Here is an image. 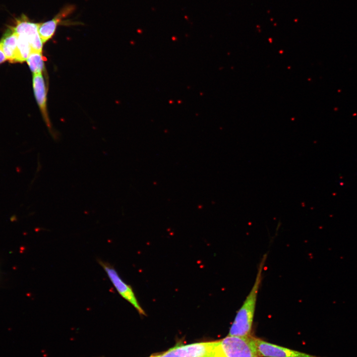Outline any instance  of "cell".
Returning a JSON list of instances; mask_svg holds the SVG:
<instances>
[{
	"mask_svg": "<svg viewBox=\"0 0 357 357\" xmlns=\"http://www.w3.org/2000/svg\"><path fill=\"white\" fill-rule=\"evenodd\" d=\"M6 60L7 58L5 55L0 47V64L5 61Z\"/></svg>",
	"mask_w": 357,
	"mask_h": 357,
	"instance_id": "12",
	"label": "cell"
},
{
	"mask_svg": "<svg viewBox=\"0 0 357 357\" xmlns=\"http://www.w3.org/2000/svg\"><path fill=\"white\" fill-rule=\"evenodd\" d=\"M212 357H258L255 338L228 335L213 341Z\"/></svg>",
	"mask_w": 357,
	"mask_h": 357,
	"instance_id": "2",
	"label": "cell"
},
{
	"mask_svg": "<svg viewBox=\"0 0 357 357\" xmlns=\"http://www.w3.org/2000/svg\"><path fill=\"white\" fill-rule=\"evenodd\" d=\"M33 86L35 96L44 120L49 128H51L47 109V90L42 73L33 74Z\"/></svg>",
	"mask_w": 357,
	"mask_h": 357,
	"instance_id": "8",
	"label": "cell"
},
{
	"mask_svg": "<svg viewBox=\"0 0 357 357\" xmlns=\"http://www.w3.org/2000/svg\"><path fill=\"white\" fill-rule=\"evenodd\" d=\"M17 40V34L10 28L7 30L0 41V47L7 60L11 62H15Z\"/></svg>",
	"mask_w": 357,
	"mask_h": 357,
	"instance_id": "9",
	"label": "cell"
},
{
	"mask_svg": "<svg viewBox=\"0 0 357 357\" xmlns=\"http://www.w3.org/2000/svg\"><path fill=\"white\" fill-rule=\"evenodd\" d=\"M40 23L30 21L25 15L16 19L15 25L12 29L17 34H22L28 39L32 51L42 52L43 43L40 37L38 28Z\"/></svg>",
	"mask_w": 357,
	"mask_h": 357,
	"instance_id": "5",
	"label": "cell"
},
{
	"mask_svg": "<svg viewBox=\"0 0 357 357\" xmlns=\"http://www.w3.org/2000/svg\"><path fill=\"white\" fill-rule=\"evenodd\" d=\"M17 35V47L15 62H22L27 60L33 51L27 38L22 34Z\"/></svg>",
	"mask_w": 357,
	"mask_h": 357,
	"instance_id": "10",
	"label": "cell"
},
{
	"mask_svg": "<svg viewBox=\"0 0 357 357\" xmlns=\"http://www.w3.org/2000/svg\"><path fill=\"white\" fill-rule=\"evenodd\" d=\"M45 60L42 52L32 51L26 60L31 71L33 74H37L43 71Z\"/></svg>",
	"mask_w": 357,
	"mask_h": 357,
	"instance_id": "11",
	"label": "cell"
},
{
	"mask_svg": "<svg viewBox=\"0 0 357 357\" xmlns=\"http://www.w3.org/2000/svg\"><path fill=\"white\" fill-rule=\"evenodd\" d=\"M258 357H319L268 343L255 338Z\"/></svg>",
	"mask_w": 357,
	"mask_h": 357,
	"instance_id": "6",
	"label": "cell"
},
{
	"mask_svg": "<svg viewBox=\"0 0 357 357\" xmlns=\"http://www.w3.org/2000/svg\"><path fill=\"white\" fill-rule=\"evenodd\" d=\"M213 342L178 345L165 352L149 357H212Z\"/></svg>",
	"mask_w": 357,
	"mask_h": 357,
	"instance_id": "4",
	"label": "cell"
},
{
	"mask_svg": "<svg viewBox=\"0 0 357 357\" xmlns=\"http://www.w3.org/2000/svg\"><path fill=\"white\" fill-rule=\"evenodd\" d=\"M73 9L72 5H67L61 9L52 19L40 23L38 32L43 44L53 37L58 24L62 19L69 15Z\"/></svg>",
	"mask_w": 357,
	"mask_h": 357,
	"instance_id": "7",
	"label": "cell"
},
{
	"mask_svg": "<svg viewBox=\"0 0 357 357\" xmlns=\"http://www.w3.org/2000/svg\"><path fill=\"white\" fill-rule=\"evenodd\" d=\"M267 258L265 254L260 262L253 285L238 311L230 329L229 336L245 337L250 336L258 293L262 279L264 265Z\"/></svg>",
	"mask_w": 357,
	"mask_h": 357,
	"instance_id": "1",
	"label": "cell"
},
{
	"mask_svg": "<svg viewBox=\"0 0 357 357\" xmlns=\"http://www.w3.org/2000/svg\"><path fill=\"white\" fill-rule=\"evenodd\" d=\"M98 262L106 273L119 294L129 302L140 314L146 315L145 312L138 303L132 288L121 279L115 268L108 262L100 259H98Z\"/></svg>",
	"mask_w": 357,
	"mask_h": 357,
	"instance_id": "3",
	"label": "cell"
}]
</instances>
